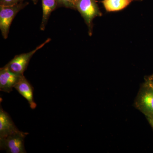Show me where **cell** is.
I'll return each instance as SVG.
<instances>
[{"mask_svg": "<svg viewBox=\"0 0 153 153\" xmlns=\"http://www.w3.org/2000/svg\"><path fill=\"white\" fill-rule=\"evenodd\" d=\"M79 0H57V7H64L76 10V4Z\"/></svg>", "mask_w": 153, "mask_h": 153, "instance_id": "11", "label": "cell"}, {"mask_svg": "<svg viewBox=\"0 0 153 153\" xmlns=\"http://www.w3.org/2000/svg\"><path fill=\"white\" fill-rule=\"evenodd\" d=\"M140 1H142V0H140Z\"/></svg>", "mask_w": 153, "mask_h": 153, "instance_id": "16", "label": "cell"}, {"mask_svg": "<svg viewBox=\"0 0 153 153\" xmlns=\"http://www.w3.org/2000/svg\"><path fill=\"white\" fill-rule=\"evenodd\" d=\"M135 106L146 117L153 115V88L143 84L137 96Z\"/></svg>", "mask_w": 153, "mask_h": 153, "instance_id": "5", "label": "cell"}, {"mask_svg": "<svg viewBox=\"0 0 153 153\" xmlns=\"http://www.w3.org/2000/svg\"><path fill=\"white\" fill-rule=\"evenodd\" d=\"M14 88L27 100L30 108L34 109L37 107L33 97V88L30 82L23 76L19 80L18 83L14 86Z\"/></svg>", "mask_w": 153, "mask_h": 153, "instance_id": "8", "label": "cell"}, {"mask_svg": "<svg viewBox=\"0 0 153 153\" xmlns=\"http://www.w3.org/2000/svg\"><path fill=\"white\" fill-rule=\"evenodd\" d=\"M24 75L14 73L7 66L0 69V90L6 93L13 91V88Z\"/></svg>", "mask_w": 153, "mask_h": 153, "instance_id": "6", "label": "cell"}, {"mask_svg": "<svg viewBox=\"0 0 153 153\" xmlns=\"http://www.w3.org/2000/svg\"><path fill=\"white\" fill-rule=\"evenodd\" d=\"M42 1V16L40 29L44 31L48 22L49 17L53 11L57 7V0H41Z\"/></svg>", "mask_w": 153, "mask_h": 153, "instance_id": "9", "label": "cell"}, {"mask_svg": "<svg viewBox=\"0 0 153 153\" xmlns=\"http://www.w3.org/2000/svg\"><path fill=\"white\" fill-rule=\"evenodd\" d=\"M19 130L14 123L7 112L5 111L1 105L0 108V138L5 137L19 131Z\"/></svg>", "mask_w": 153, "mask_h": 153, "instance_id": "7", "label": "cell"}, {"mask_svg": "<svg viewBox=\"0 0 153 153\" xmlns=\"http://www.w3.org/2000/svg\"><path fill=\"white\" fill-rule=\"evenodd\" d=\"M76 10L84 19L88 28L89 36H92L94 19L102 16L97 2L96 0H79L76 4Z\"/></svg>", "mask_w": 153, "mask_h": 153, "instance_id": "1", "label": "cell"}, {"mask_svg": "<svg viewBox=\"0 0 153 153\" xmlns=\"http://www.w3.org/2000/svg\"><path fill=\"white\" fill-rule=\"evenodd\" d=\"M134 0H103L102 4L107 12H117L125 8Z\"/></svg>", "mask_w": 153, "mask_h": 153, "instance_id": "10", "label": "cell"}, {"mask_svg": "<svg viewBox=\"0 0 153 153\" xmlns=\"http://www.w3.org/2000/svg\"><path fill=\"white\" fill-rule=\"evenodd\" d=\"M28 4L27 2L22 1L13 5H0V30L4 39L8 37L10 27L15 17Z\"/></svg>", "mask_w": 153, "mask_h": 153, "instance_id": "2", "label": "cell"}, {"mask_svg": "<svg viewBox=\"0 0 153 153\" xmlns=\"http://www.w3.org/2000/svg\"><path fill=\"white\" fill-rule=\"evenodd\" d=\"M51 41V38H48L44 43L40 44L33 51L16 55L7 64H6L5 66L14 73L19 75H24V72L27 68L30 59L33 55Z\"/></svg>", "mask_w": 153, "mask_h": 153, "instance_id": "4", "label": "cell"}, {"mask_svg": "<svg viewBox=\"0 0 153 153\" xmlns=\"http://www.w3.org/2000/svg\"><path fill=\"white\" fill-rule=\"evenodd\" d=\"M24 1V0H22V1ZM31 1H33V3H34V4H37V3H38V0H31Z\"/></svg>", "mask_w": 153, "mask_h": 153, "instance_id": "15", "label": "cell"}, {"mask_svg": "<svg viewBox=\"0 0 153 153\" xmlns=\"http://www.w3.org/2000/svg\"><path fill=\"white\" fill-rule=\"evenodd\" d=\"M146 117L149 123L153 128V115Z\"/></svg>", "mask_w": 153, "mask_h": 153, "instance_id": "14", "label": "cell"}, {"mask_svg": "<svg viewBox=\"0 0 153 153\" xmlns=\"http://www.w3.org/2000/svg\"><path fill=\"white\" fill-rule=\"evenodd\" d=\"M144 83L153 89V74L146 78Z\"/></svg>", "mask_w": 153, "mask_h": 153, "instance_id": "13", "label": "cell"}, {"mask_svg": "<svg viewBox=\"0 0 153 153\" xmlns=\"http://www.w3.org/2000/svg\"><path fill=\"white\" fill-rule=\"evenodd\" d=\"M28 134L19 131L5 137L0 138V149L9 153H27L25 139Z\"/></svg>", "mask_w": 153, "mask_h": 153, "instance_id": "3", "label": "cell"}, {"mask_svg": "<svg viewBox=\"0 0 153 153\" xmlns=\"http://www.w3.org/2000/svg\"><path fill=\"white\" fill-rule=\"evenodd\" d=\"M22 1H23L22 0H0V5H13Z\"/></svg>", "mask_w": 153, "mask_h": 153, "instance_id": "12", "label": "cell"}]
</instances>
